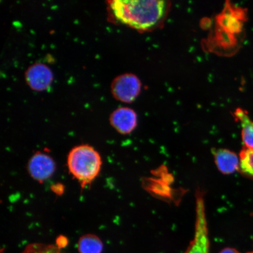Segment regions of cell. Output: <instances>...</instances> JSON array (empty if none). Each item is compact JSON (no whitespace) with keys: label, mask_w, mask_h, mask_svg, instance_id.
<instances>
[{"label":"cell","mask_w":253,"mask_h":253,"mask_svg":"<svg viewBox=\"0 0 253 253\" xmlns=\"http://www.w3.org/2000/svg\"><path fill=\"white\" fill-rule=\"evenodd\" d=\"M114 17L120 23L140 31L153 29L165 18L169 2L156 0L109 1Z\"/></svg>","instance_id":"obj_1"},{"label":"cell","mask_w":253,"mask_h":253,"mask_svg":"<svg viewBox=\"0 0 253 253\" xmlns=\"http://www.w3.org/2000/svg\"><path fill=\"white\" fill-rule=\"evenodd\" d=\"M69 172L81 183L82 188L90 184L99 175L102 165V158L90 145L75 147L68 156Z\"/></svg>","instance_id":"obj_2"},{"label":"cell","mask_w":253,"mask_h":253,"mask_svg":"<svg viewBox=\"0 0 253 253\" xmlns=\"http://www.w3.org/2000/svg\"><path fill=\"white\" fill-rule=\"evenodd\" d=\"M196 199L195 235L184 253H210V242L203 192L198 190Z\"/></svg>","instance_id":"obj_3"},{"label":"cell","mask_w":253,"mask_h":253,"mask_svg":"<svg viewBox=\"0 0 253 253\" xmlns=\"http://www.w3.org/2000/svg\"><path fill=\"white\" fill-rule=\"evenodd\" d=\"M141 87V82L135 75L126 74L114 79L111 89L117 100L124 103H131L140 94Z\"/></svg>","instance_id":"obj_4"},{"label":"cell","mask_w":253,"mask_h":253,"mask_svg":"<svg viewBox=\"0 0 253 253\" xmlns=\"http://www.w3.org/2000/svg\"><path fill=\"white\" fill-rule=\"evenodd\" d=\"M55 163L51 157L46 154L37 152L28 162V172L36 181L42 183L54 173Z\"/></svg>","instance_id":"obj_5"},{"label":"cell","mask_w":253,"mask_h":253,"mask_svg":"<svg viewBox=\"0 0 253 253\" xmlns=\"http://www.w3.org/2000/svg\"><path fill=\"white\" fill-rule=\"evenodd\" d=\"M25 79L32 89L38 91L48 88L53 81V74L50 69L43 63H36L30 66L25 72Z\"/></svg>","instance_id":"obj_6"},{"label":"cell","mask_w":253,"mask_h":253,"mask_svg":"<svg viewBox=\"0 0 253 253\" xmlns=\"http://www.w3.org/2000/svg\"><path fill=\"white\" fill-rule=\"evenodd\" d=\"M110 122L119 133L128 134L137 126V116L133 110L128 107H120L112 113Z\"/></svg>","instance_id":"obj_7"},{"label":"cell","mask_w":253,"mask_h":253,"mask_svg":"<svg viewBox=\"0 0 253 253\" xmlns=\"http://www.w3.org/2000/svg\"><path fill=\"white\" fill-rule=\"evenodd\" d=\"M218 169L223 174H232L240 169V160L236 153L224 148L211 150Z\"/></svg>","instance_id":"obj_8"},{"label":"cell","mask_w":253,"mask_h":253,"mask_svg":"<svg viewBox=\"0 0 253 253\" xmlns=\"http://www.w3.org/2000/svg\"><path fill=\"white\" fill-rule=\"evenodd\" d=\"M235 116L241 124L242 140L245 147L253 150V122L250 119L248 113L241 109L235 111Z\"/></svg>","instance_id":"obj_9"},{"label":"cell","mask_w":253,"mask_h":253,"mask_svg":"<svg viewBox=\"0 0 253 253\" xmlns=\"http://www.w3.org/2000/svg\"><path fill=\"white\" fill-rule=\"evenodd\" d=\"M78 248L80 253H102L103 245L97 236L88 234L81 237Z\"/></svg>","instance_id":"obj_10"},{"label":"cell","mask_w":253,"mask_h":253,"mask_svg":"<svg viewBox=\"0 0 253 253\" xmlns=\"http://www.w3.org/2000/svg\"><path fill=\"white\" fill-rule=\"evenodd\" d=\"M240 169L253 177V150L245 147L240 153Z\"/></svg>","instance_id":"obj_11"},{"label":"cell","mask_w":253,"mask_h":253,"mask_svg":"<svg viewBox=\"0 0 253 253\" xmlns=\"http://www.w3.org/2000/svg\"><path fill=\"white\" fill-rule=\"evenodd\" d=\"M21 253H65L57 245H45L42 243H32L25 248Z\"/></svg>","instance_id":"obj_12"},{"label":"cell","mask_w":253,"mask_h":253,"mask_svg":"<svg viewBox=\"0 0 253 253\" xmlns=\"http://www.w3.org/2000/svg\"><path fill=\"white\" fill-rule=\"evenodd\" d=\"M52 189L53 192L58 195H61L63 192V190H64V188H63V186L61 184H56L53 185Z\"/></svg>","instance_id":"obj_13"},{"label":"cell","mask_w":253,"mask_h":253,"mask_svg":"<svg viewBox=\"0 0 253 253\" xmlns=\"http://www.w3.org/2000/svg\"><path fill=\"white\" fill-rule=\"evenodd\" d=\"M67 239L65 237L60 236L58 239H57V246L59 248H62L63 246H65L67 244Z\"/></svg>","instance_id":"obj_14"},{"label":"cell","mask_w":253,"mask_h":253,"mask_svg":"<svg viewBox=\"0 0 253 253\" xmlns=\"http://www.w3.org/2000/svg\"><path fill=\"white\" fill-rule=\"evenodd\" d=\"M219 253H240L236 249L233 248L224 249Z\"/></svg>","instance_id":"obj_15"},{"label":"cell","mask_w":253,"mask_h":253,"mask_svg":"<svg viewBox=\"0 0 253 253\" xmlns=\"http://www.w3.org/2000/svg\"><path fill=\"white\" fill-rule=\"evenodd\" d=\"M253 253V252H248V253Z\"/></svg>","instance_id":"obj_16"}]
</instances>
